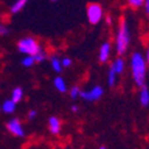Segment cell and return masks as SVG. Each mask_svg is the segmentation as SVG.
I'll list each match as a JSON object with an SVG mask.
<instances>
[{"label": "cell", "mask_w": 149, "mask_h": 149, "mask_svg": "<svg viewBox=\"0 0 149 149\" xmlns=\"http://www.w3.org/2000/svg\"><path fill=\"white\" fill-rule=\"evenodd\" d=\"M116 75H117V73L115 72L112 66H111L110 69H109V78H107V84H109L110 87H115V85H116Z\"/></svg>", "instance_id": "9a60e30c"}, {"label": "cell", "mask_w": 149, "mask_h": 149, "mask_svg": "<svg viewBox=\"0 0 149 149\" xmlns=\"http://www.w3.org/2000/svg\"><path fill=\"white\" fill-rule=\"evenodd\" d=\"M128 4L131 6V7H135V8H139L143 5L144 0H127Z\"/></svg>", "instance_id": "d6986e66"}, {"label": "cell", "mask_w": 149, "mask_h": 149, "mask_svg": "<svg viewBox=\"0 0 149 149\" xmlns=\"http://www.w3.org/2000/svg\"><path fill=\"white\" fill-rule=\"evenodd\" d=\"M45 57H47V54H45V52H43L42 49L41 50L37 53V54H35L33 55V58H35V62H37V63H41L42 61H44L45 60Z\"/></svg>", "instance_id": "ac0fdd59"}, {"label": "cell", "mask_w": 149, "mask_h": 149, "mask_svg": "<svg viewBox=\"0 0 149 149\" xmlns=\"http://www.w3.org/2000/svg\"><path fill=\"white\" fill-rule=\"evenodd\" d=\"M61 65H62V67H70L72 66V60L69 57H63L61 60Z\"/></svg>", "instance_id": "44dd1931"}, {"label": "cell", "mask_w": 149, "mask_h": 149, "mask_svg": "<svg viewBox=\"0 0 149 149\" xmlns=\"http://www.w3.org/2000/svg\"><path fill=\"white\" fill-rule=\"evenodd\" d=\"M0 110H1V109H0Z\"/></svg>", "instance_id": "f546056e"}, {"label": "cell", "mask_w": 149, "mask_h": 149, "mask_svg": "<svg viewBox=\"0 0 149 149\" xmlns=\"http://www.w3.org/2000/svg\"><path fill=\"white\" fill-rule=\"evenodd\" d=\"M1 110L4 111L5 113H13L15 110H16V103L13 100H5L3 106H1Z\"/></svg>", "instance_id": "7c38bea8"}, {"label": "cell", "mask_w": 149, "mask_h": 149, "mask_svg": "<svg viewBox=\"0 0 149 149\" xmlns=\"http://www.w3.org/2000/svg\"><path fill=\"white\" fill-rule=\"evenodd\" d=\"M54 86H55V88L61 92V93H65L67 92V84L66 81L63 80V78H61V77H57L54 79Z\"/></svg>", "instance_id": "30bf717a"}, {"label": "cell", "mask_w": 149, "mask_h": 149, "mask_svg": "<svg viewBox=\"0 0 149 149\" xmlns=\"http://www.w3.org/2000/svg\"><path fill=\"white\" fill-rule=\"evenodd\" d=\"M131 73L132 78L137 87H142L146 85V73H147V65L143 55L139 52H135L131 55Z\"/></svg>", "instance_id": "6da1fadb"}, {"label": "cell", "mask_w": 149, "mask_h": 149, "mask_svg": "<svg viewBox=\"0 0 149 149\" xmlns=\"http://www.w3.org/2000/svg\"><path fill=\"white\" fill-rule=\"evenodd\" d=\"M18 50L25 55H30V56H33L35 54H37L40 50H41V47L38 44L33 37H25V38H22L18 44Z\"/></svg>", "instance_id": "3957f363"}, {"label": "cell", "mask_w": 149, "mask_h": 149, "mask_svg": "<svg viewBox=\"0 0 149 149\" xmlns=\"http://www.w3.org/2000/svg\"><path fill=\"white\" fill-rule=\"evenodd\" d=\"M36 113H37V112H36L35 110H31L30 112H29V119H30V120H31V119H33V118L36 117Z\"/></svg>", "instance_id": "cb8c5ba5"}, {"label": "cell", "mask_w": 149, "mask_h": 149, "mask_svg": "<svg viewBox=\"0 0 149 149\" xmlns=\"http://www.w3.org/2000/svg\"><path fill=\"white\" fill-rule=\"evenodd\" d=\"M50 63H52V67H53V69L56 72V73H61L62 72V65H61V60L57 57V56H52L50 57Z\"/></svg>", "instance_id": "5bb4252c"}, {"label": "cell", "mask_w": 149, "mask_h": 149, "mask_svg": "<svg viewBox=\"0 0 149 149\" xmlns=\"http://www.w3.org/2000/svg\"><path fill=\"white\" fill-rule=\"evenodd\" d=\"M8 32H10V29L6 25H4V24H0V36H5Z\"/></svg>", "instance_id": "7402d4cb"}, {"label": "cell", "mask_w": 149, "mask_h": 149, "mask_svg": "<svg viewBox=\"0 0 149 149\" xmlns=\"http://www.w3.org/2000/svg\"><path fill=\"white\" fill-rule=\"evenodd\" d=\"M110 53H111V43L110 42L103 43L100 50H99V61H100L102 63L107 62V60L110 57Z\"/></svg>", "instance_id": "52a82bcc"}, {"label": "cell", "mask_w": 149, "mask_h": 149, "mask_svg": "<svg viewBox=\"0 0 149 149\" xmlns=\"http://www.w3.org/2000/svg\"><path fill=\"white\" fill-rule=\"evenodd\" d=\"M103 18V7L97 4V3H91L87 6V19L90 24L95 25Z\"/></svg>", "instance_id": "277c9868"}, {"label": "cell", "mask_w": 149, "mask_h": 149, "mask_svg": "<svg viewBox=\"0 0 149 149\" xmlns=\"http://www.w3.org/2000/svg\"><path fill=\"white\" fill-rule=\"evenodd\" d=\"M80 88L78 87V86H73V87L70 88V97L73 98V99H75V98H78L79 97V94H80Z\"/></svg>", "instance_id": "ffe728a7"}, {"label": "cell", "mask_w": 149, "mask_h": 149, "mask_svg": "<svg viewBox=\"0 0 149 149\" xmlns=\"http://www.w3.org/2000/svg\"><path fill=\"white\" fill-rule=\"evenodd\" d=\"M6 128L12 135L18 136V137H23V136L25 135L24 134V129L22 127V123L18 118H13V119L8 120L7 124H6Z\"/></svg>", "instance_id": "8992f818"}, {"label": "cell", "mask_w": 149, "mask_h": 149, "mask_svg": "<svg viewBox=\"0 0 149 149\" xmlns=\"http://www.w3.org/2000/svg\"><path fill=\"white\" fill-rule=\"evenodd\" d=\"M104 94V90L102 86H94V87L90 91H84V92H80V97L86 102H95V100H99Z\"/></svg>", "instance_id": "5b68a950"}, {"label": "cell", "mask_w": 149, "mask_h": 149, "mask_svg": "<svg viewBox=\"0 0 149 149\" xmlns=\"http://www.w3.org/2000/svg\"><path fill=\"white\" fill-rule=\"evenodd\" d=\"M52 1H57V0H52Z\"/></svg>", "instance_id": "f1b7e54d"}, {"label": "cell", "mask_w": 149, "mask_h": 149, "mask_svg": "<svg viewBox=\"0 0 149 149\" xmlns=\"http://www.w3.org/2000/svg\"><path fill=\"white\" fill-rule=\"evenodd\" d=\"M28 3H29V0H17V1L11 6V12L12 13H18V12H20L26 6Z\"/></svg>", "instance_id": "8fae6325"}, {"label": "cell", "mask_w": 149, "mask_h": 149, "mask_svg": "<svg viewBox=\"0 0 149 149\" xmlns=\"http://www.w3.org/2000/svg\"><path fill=\"white\" fill-rule=\"evenodd\" d=\"M22 99H23V90L20 87H16L13 91H12V99L11 100H13L17 104L22 100Z\"/></svg>", "instance_id": "2e32d148"}, {"label": "cell", "mask_w": 149, "mask_h": 149, "mask_svg": "<svg viewBox=\"0 0 149 149\" xmlns=\"http://www.w3.org/2000/svg\"><path fill=\"white\" fill-rule=\"evenodd\" d=\"M140 102L143 106H148L149 105V90L148 87L144 85L141 87V92H140Z\"/></svg>", "instance_id": "9c48e42d"}, {"label": "cell", "mask_w": 149, "mask_h": 149, "mask_svg": "<svg viewBox=\"0 0 149 149\" xmlns=\"http://www.w3.org/2000/svg\"><path fill=\"white\" fill-rule=\"evenodd\" d=\"M146 58H147V62L149 63V48L147 49V53H146Z\"/></svg>", "instance_id": "4316f807"}, {"label": "cell", "mask_w": 149, "mask_h": 149, "mask_svg": "<svg viewBox=\"0 0 149 149\" xmlns=\"http://www.w3.org/2000/svg\"><path fill=\"white\" fill-rule=\"evenodd\" d=\"M106 23H107V24L112 23V18H111V16H107V17H106Z\"/></svg>", "instance_id": "484cf974"}, {"label": "cell", "mask_w": 149, "mask_h": 149, "mask_svg": "<svg viewBox=\"0 0 149 149\" xmlns=\"http://www.w3.org/2000/svg\"><path fill=\"white\" fill-rule=\"evenodd\" d=\"M33 63H36L35 58H33V56H30V55H28L26 57H24L23 61H22V65L24 67H32Z\"/></svg>", "instance_id": "e0dca14e"}, {"label": "cell", "mask_w": 149, "mask_h": 149, "mask_svg": "<svg viewBox=\"0 0 149 149\" xmlns=\"http://www.w3.org/2000/svg\"><path fill=\"white\" fill-rule=\"evenodd\" d=\"M143 5H144V8H146V13L149 17V0H144Z\"/></svg>", "instance_id": "603a6c76"}, {"label": "cell", "mask_w": 149, "mask_h": 149, "mask_svg": "<svg viewBox=\"0 0 149 149\" xmlns=\"http://www.w3.org/2000/svg\"><path fill=\"white\" fill-rule=\"evenodd\" d=\"M130 43V30H129V25L125 18H122L119 26H118V31H117V36H116V52L118 55H124L128 49V45Z\"/></svg>", "instance_id": "7a4b0ae2"}, {"label": "cell", "mask_w": 149, "mask_h": 149, "mask_svg": "<svg viewBox=\"0 0 149 149\" xmlns=\"http://www.w3.org/2000/svg\"><path fill=\"white\" fill-rule=\"evenodd\" d=\"M49 123V131H50L53 135H57L61 130V120L57 117H50L48 120Z\"/></svg>", "instance_id": "ba28073f"}, {"label": "cell", "mask_w": 149, "mask_h": 149, "mask_svg": "<svg viewBox=\"0 0 149 149\" xmlns=\"http://www.w3.org/2000/svg\"><path fill=\"white\" fill-rule=\"evenodd\" d=\"M111 66H112V68L115 69V72H116L117 74H120V73L124 70V67H125V63H124L123 58L118 57V58H116V60L113 61V63L111 65Z\"/></svg>", "instance_id": "4fadbf2b"}, {"label": "cell", "mask_w": 149, "mask_h": 149, "mask_svg": "<svg viewBox=\"0 0 149 149\" xmlns=\"http://www.w3.org/2000/svg\"><path fill=\"white\" fill-rule=\"evenodd\" d=\"M72 111H73V112H78V111H79V107H78L77 105H73V106H72Z\"/></svg>", "instance_id": "d4e9b609"}, {"label": "cell", "mask_w": 149, "mask_h": 149, "mask_svg": "<svg viewBox=\"0 0 149 149\" xmlns=\"http://www.w3.org/2000/svg\"><path fill=\"white\" fill-rule=\"evenodd\" d=\"M99 149H106L105 147H100V148H99Z\"/></svg>", "instance_id": "83f0119b"}]
</instances>
